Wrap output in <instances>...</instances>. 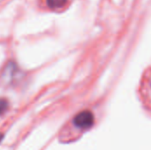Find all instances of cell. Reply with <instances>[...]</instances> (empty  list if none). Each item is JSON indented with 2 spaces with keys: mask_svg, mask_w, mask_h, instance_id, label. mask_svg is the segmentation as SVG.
I'll return each instance as SVG.
<instances>
[{
  "mask_svg": "<svg viewBox=\"0 0 151 150\" xmlns=\"http://www.w3.org/2000/svg\"><path fill=\"white\" fill-rule=\"evenodd\" d=\"M95 118L91 111H83L77 114L73 118V125L79 129H88L94 125Z\"/></svg>",
  "mask_w": 151,
  "mask_h": 150,
  "instance_id": "obj_1",
  "label": "cell"
},
{
  "mask_svg": "<svg viewBox=\"0 0 151 150\" xmlns=\"http://www.w3.org/2000/svg\"><path fill=\"white\" fill-rule=\"evenodd\" d=\"M17 72H18L17 65L12 61H9L4 66V69L3 70L1 78L5 83H11L13 81Z\"/></svg>",
  "mask_w": 151,
  "mask_h": 150,
  "instance_id": "obj_2",
  "label": "cell"
},
{
  "mask_svg": "<svg viewBox=\"0 0 151 150\" xmlns=\"http://www.w3.org/2000/svg\"><path fill=\"white\" fill-rule=\"evenodd\" d=\"M68 0H46L47 5L50 9H60L67 4Z\"/></svg>",
  "mask_w": 151,
  "mask_h": 150,
  "instance_id": "obj_3",
  "label": "cell"
},
{
  "mask_svg": "<svg viewBox=\"0 0 151 150\" xmlns=\"http://www.w3.org/2000/svg\"><path fill=\"white\" fill-rule=\"evenodd\" d=\"M9 108V103L4 98H0V116L4 115Z\"/></svg>",
  "mask_w": 151,
  "mask_h": 150,
  "instance_id": "obj_4",
  "label": "cell"
},
{
  "mask_svg": "<svg viewBox=\"0 0 151 150\" xmlns=\"http://www.w3.org/2000/svg\"><path fill=\"white\" fill-rule=\"evenodd\" d=\"M3 138H4V135H3V134H0V142L2 141Z\"/></svg>",
  "mask_w": 151,
  "mask_h": 150,
  "instance_id": "obj_5",
  "label": "cell"
}]
</instances>
